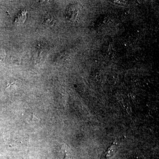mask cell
<instances>
[{
	"instance_id": "3",
	"label": "cell",
	"mask_w": 159,
	"mask_h": 159,
	"mask_svg": "<svg viewBox=\"0 0 159 159\" xmlns=\"http://www.w3.org/2000/svg\"><path fill=\"white\" fill-rule=\"evenodd\" d=\"M6 56V51L3 49L0 48V62L4 61Z\"/></svg>"
},
{
	"instance_id": "2",
	"label": "cell",
	"mask_w": 159,
	"mask_h": 159,
	"mask_svg": "<svg viewBox=\"0 0 159 159\" xmlns=\"http://www.w3.org/2000/svg\"><path fill=\"white\" fill-rule=\"evenodd\" d=\"M26 14L27 11H22L21 14H18V16L15 18L14 23L18 24H23L26 19Z\"/></svg>"
},
{
	"instance_id": "4",
	"label": "cell",
	"mask_w": 159,
	"mask_h": 159,
	"mask_svg": "<svg viewBox=\"0 0 159 159\" xmlns=\"http://www.w3.org/2000/svg\"><path fill=\"white\" fill-rule=\"evenodd\" d=\"M112 2H114V3H117L118 4H120V5H125L126 4V2L125 1H112Z\"/></svg>"
},
{
	"instance_id": "1",
	"label": "cell",
	"mask_w": 159,
	"mask_h": 159,
	"mask_svg": "<svg viewBox=\"0 0 159 159\" xmlns=\"http://www.w3.org/2000/svg\"><path fill=\"white\" fill-rule=\"evenodd\" d=\"M118 144L114 142L109 147L101 156V159H109L114 156L118 149Z\"/></svg>"
}]
</instances>
